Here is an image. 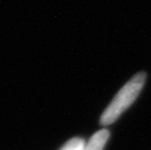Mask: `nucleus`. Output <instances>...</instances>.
Instances as JSON below:
<instances>
[{"mask_svg": "<svg viewBox=\"0 0 151 150\" xmlns=\"http://www.w3.org/2000/svg\"><path fill=\"white\" fill-rule=\"evenodd\" d=\"M146 77L145 72L137 73L120 89L106 109L101 114V124L102 126H108L114 123L121 114L131 106L142 90Z\"/></svg>", "mask_w": 151, "mask_h": 150, "instance_id": "f257e3e1", "label": "nucleus"}, {"mask_svg": "<svg viewBox=\"0 0 151 150\" xmlns=\"http://www.w3.org/2000/svg\"><path fill=\"white\" fill-rule=\"evenodd\" d=\"M109 139V131L101 129L91 136L89 141L85 143L83 150H104Z\"/></svg>", "mask_w": 151, "mask_h": 150, "instance_id": "f03ea898", "label": "nucleus"}, {"mask_svg": "<svg viewBox=\"0 0 151 150\" xmlns=\"http://www.w3.org/2000/svg\"><path fill=\"white\" fill-rule=\"evenodd\" d=\"M85 140L81 138H73L66 141L60 150H83Z\"/></svg>", "mask_w": 151, "mask_h": 150, "instance_id": "7ed1b4c3", "label": "nucleus"}]
</instances>
